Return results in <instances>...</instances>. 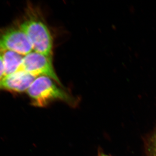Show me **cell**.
<instances>
[{"instance_id":"6da1fadb","label":"cell","mask_w":156,"mask_h":156,"mask_svg":"<svg viewBox=\"0 0 156 156\" xmlns=\"http://www.w3.org/2000/svg\"><path fill=\"white\" fill-rule=\"evenodd\" d=\"M58 86L48 77L41 76L37 77L27 91L32 105L36 107L45 108L58 101L67 104L69 106H76L78 100Z\"/></svg>"},{"instance_id":"7a4b0ae2","label":"cell","mask_w":156,"mask_h":156,"mask_svg":"<svg viewBox=\"0 0 156 156\" xmlns=\"http://www.w3.org/2000/svg\"><path fill=\"white\" fill-rule=\"evenodd\" d=\"M20 27L28 37L35 52L52 58V35L38 9L31 8Z\"/></svg>"},{"instance_id":"3957f363","label":"cell","mask_w":156,"mask_h":156,"mask_svg":"<svg viewBox=\"0 0 156 156\" xmlns=\"http://www.w3.org/2000/svg\"><path fill=\"white\" fill-rule=\"evenodd\" d=\"M18 71H23L36 77L41 76L48 77L62 87L53 68L52 58L44 54L34 51L26 55Z\"/></svg>"},{"instance_id":"277c9868","label":"cell","mask_w":156,"mask_h":156,"mask_svg":"<svg viewBox=\"0 0 156 156\" xmlns=\"http://www.w3.org/2000/svg\"><path fill=\"white\" fill-rule=\"evenodd\" d=\"M33 50L28 37L20 27L0 30V51L11 50L26 56L32 52Z\"/></svg>"},{"instance_id":"5b68a950","label":"cell","mask_w":156,"mask_h":156,"mask_svg":"<svg viewBox=\"0 0 156 156\" xmlns=\"http://www.w3.org/2000/svg\"><path fill=\"white\" fill-rule=\"evenodd\" d=\"M37 78L26 72L18 71L5 77L0 82V90L22 93L27 91Z\"/></svg>"},{"instance_id":"8992f818","label":"cell","mask_w":156,"mask_h":156,"mask_svg":"<svg viewBox=\"0 0 156 156\" xmlns=\"http://www.w3.org/2000/svg\"><path fill=\"white\" fill-rule=\"evenodd\" d=\"M1 51L2 54L5 77L18 71L23 59L22 55L11 50Z\"/></svg>"},{"instance_id":"52a82bcc","label":"cell","mask_w":156,"mask_h":156,"mask_svg":"<svg viewBox=\"0 0 156 156\" xmlns=\"http://www.w3.org/2000/svg\"><path fill=\"white\" fill-rule=\"evenodd\" d=\"M5 77V69L3 62L2 54L0 51V82Z\"/></svg>"},{"instance_id":"ba28073f","label":"cell","mask_w":156,"mask_h":156,"mask_svg":"<svg viewBox=\"0 0 156 156\" xmlns=\"http://www.w3.org/2000/svg\"><path fill=\"white\" fill-rule=\"evenodd\" d=\"M98 156H108L105 155V154H100V155H98Z\"/></svg>"}]
</instances>
